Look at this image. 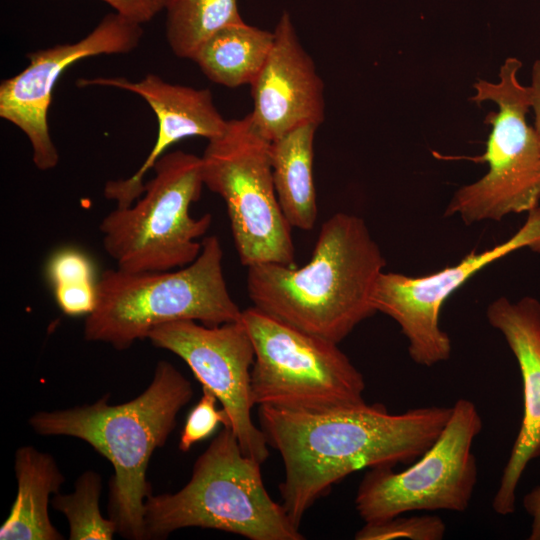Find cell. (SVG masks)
<instances>
[{
    "label": "cell",
    "mask_w": 540,
    "mask_h": 540,
    "mask_svg": "<svg viewBox=\"0 0 540 540\" xmlns=\"http://www.w3.org/2000/svg\"><path fill=\"white\" fill-rule=\"evenodd\" d=\"M451 413L452 407L427 406L392 414L364 402L326 410L259 406L258 419L284 464L281 504L300 527L307 510L351 473L416 461Z\"/></svg>",
    "instance_id": "6da1fadb"
},
{
    "label": "cell",
    "mask_w": 540,
    "mask_h": 540,
    "mask_svg": "<svg viewBox=\"0 0 540 540\" xmlns=\"http://www.w3.org/2000/svg\"><path fill=\"white\" fill-rule=\"evenodd\" d=\"M386 260L365 221L339 212L320 229L310 261L248 267L253 306L339 344L376 313L372 296Z\"/></svg>",
    "instance_id": "7a4b0ae2"
},
{
    "label": "cell",
    "mask_w": 540,
    "mask_h": 540,
    "mask_svg": "<svg viewBox=\"0 0 540 540\" xmlns=\"http://www.w3.org/2000/svg\"><path fill=\"white\" fill-rule=\"evenodd\" d=\"M193 396L190 381L171 363H157L149 386L118 405L106 394L95 403L70 409L40 411L29 419L35 433L70 436L91 445L112 464L108 511L117 533L146 539L145 501L152 494L146 472L155 449L176 425L179 411Z\"/></svg>",
    "instance_id": "3957f363"
},
{
    "label": "cell",
    "mask_w": 540,
    "mask_h": 540,
    "mask_svg": "<svg viewBox=\"0 0 540 540\" xmlns=\"http://www.w3.org/2000/svg\"><path fill=\"white\" fill-rule=\"evenodd\" d=\"M96 305L86 316L84 338L125 350L162 324L194 320L215 326L241 320L223 272L216 236L202 239L199 256L167 271L105 270L96 283Z\"/></svg>",
    "instance_id": "277c9868"
},
{
    "label": "cell",
    "mask_w": 540,
    "mask_h": 540,
    "mask_svg": "<svg viewBox=\"0 0 540 540\" xmlns=\"http://www.w3.org/2000/svg\"><path fill=\"white\" fill-rule=\"evenodd\" d=\"M146 539L199 527L250 540H302L282 504L266 490L261 463L244 454L232 430L223 426L197 458L188 483L175 493L145 501Z\"/></svg>",
    "instance_id": "5b68a950"
},
{
    "label": "cell",
    "mask_w": 540,
    "mask_h": 540,
    "mask_svg": "<svg viewBox=\"0 0 540 540\" xmlns=\"http://www.w3.org/2000/svg\"><path fill=\"white\" fill-rule=\"evenodd\" d=\"M142 195L116 207L99 230L107 255L127 272L167 271L192 263L202 250L211 214L191 216L204 186L201 157L181 150L165 153L152 168Z\"/></svg>",
    "instance_id": "8992f818"
},
{
    "label": "cell",
    "mask_w": 540,
    "mask_h": 540,
    "mask_svg": "<svg viewBox=\"0 0 540 540\" xmlns=\"http://www.w3.org/2000/svg\"><path fill=\"white\" fill-rule=\"evenodd\" d=\"M522 62L509 57L501 65L499 81L480 79L473 84L471 101L493 102L498 111L487 114L491 126L484 154L488 171L477 181L459 188L444 216H459L467 225L500 221L510 214L530 212L540 202V144L527 122L531 87L518 79Z\"/></svg>",
    "instance_id": "52a82bcc"
},
{
    "label": "cell",
    "mask_w": 540,
    "mask_h": 540,
    "mask_svg": "<svg viewBox=\"0 0 540 540\" xmlns=\"http://www.w3.org/2000/svg\"><path fill=\"white\" fill-rule=\"evenodd\" d=\"M241 320L255 352L254 405L326 410L366 402L364 377L337 343L254 306L242 311Z\"/></svg>",
    "instance_id": "ba28073f"
},
{
    "label": "cell",
    "mask_w": 540,
    "mask_h": 540,
    "mask_svg": "<svg viewBox=\"0 0 540 540\" xmlns=\"http://www.w3.org/2000/svg\"><path fill=\"white\" fill-rule=\"evenodd\" d=\"M201 160L204 185L226 203L241 263L294 266L292 227L276 195L270 141L250 115L229 120L224 133L208 141Z\"/></svg>",
    "instance_id": "9c48e42d"
},
{
    "label": "cell",
    "mask_w": 540,
    "mask_h": 540,
    "mask_svg": "<svg viewBox=\"0 0 540 540\" xmlns=\"http://www.w3.org/2000/svg\"><path fill=\"white\" fill-rule=\"evenodd\" d=\"M482 427L476 405L458 399L439 437L407 469H368L355 497L359 516L375 522L412 511H466L478 479L472 446Z\"/></svg>",
    "instance_id": "30bf717a"
},
{
    "label": "cell",
    "mask_w": 540,
    "mask_h": 540,
    "mask_svg": "<svg viewBox=\"0 0 540 540\" xmlns=\"http://www.w3.org/2000/svg\"><path fill=\"white\" fill-rule=\"evenodd\" d=\"M522 248L540 252L539 206L528 212L524 224L506 241L472 251L455 265L423 276L383 271L372 296L373 307L400 326L416 364L431 367L447 361L452 345L440 326L443 304L483 268Z\"/></svg>",
    "instance_id": "8fae6325"
},
{
    "label": "cell",
    "mask_w": 540,
    "mask_h": 540,
    "mask_svg": "<svg viewBox=\"0 0 540 540\" xmlns=\"http://www.w3.org/2000/svg\"><path fill=\"white\" fill-rule=\"evenodd\" d=\"M147 339L180 357L225 411L228 427L244 454L263 464L269 456L266 436L252 420L251 369L255 352L242 320L215 326L180 320L153 328Z\"/></svg>",
    "instance_id": "7c38bea8"
},
{
    "label": "cell",
    "mask_w": 540,
    "mask_h": 540,
    "mask_svg": "<svg viewBox=\"0 0 540 540\" xmlns=\"http://www.w3.org/2000/svg\"><path fill=\"white\" fill-rule=\"evenodd\" d=\"M142 35L140 24L114 12L76 42L28 53V65L1 82L0 117L26 135L36 168L47 171L59 162L47 118L53 89L62 73L88 57L129 53L139 45Z\"/></svg>",
    "instance_id": "4fadbf2b"
},
{
    "label": "cell",
    "mask_w": 540,
    "mask_h": 540,
    "mask_svg": "<svg viewBox=\"0 0 540 540\" xmlns=\"http://www.w3.org/2000/svg\"><path fill=\"white\" fill-rule=\"evenodd\" d=\"M273 32L270 53L250 85L249 114L270 142L304 124L319 126L325 118L324 83L288 13L282 14Z\"/></svg>",
    "instance_id": "5bb4252c"
},
{
    "label": "cell",
    "mask_w": 540,
    "mask_h": 540,
    "mask_svg": "<svg viewBox=\"0 0 540 540\" xmlns=\"http://www.w3.org/2000/svg\"><path fill=\"white\" fill-rule=\"evenodd\" d=\"M79 86H104L126 90L142 97L154 112L158 132L154 146L141 166L128 178L108 180L104 196L127 207L143 193L146 174L166 150L187 137L199 136L211 140L224 133L228 121L218 111L209 89L173 84L156 74H147L139 81L124 77L81 79Z\"/></svg>",
    "instance_id": "9a60e30c"
},
{
    "label": "cell",
    "mask_w": 540,
    "mask_h": 540,
    "mask_svg": "<svg viewBox=\"0 0 540 540\" xmlns=\"http://www.w3.org/2000/svg\"><path fill=\"white\" fill-rule=\"evenodd\" d=\"M486 317L515 356L523 387L521 425L492 499L494 512L506 516L515 512L526 467L540 457V302L531 296L517 301L502 296L487 306Z\"/></svg>",
    "instance_id": "2e32d148"
},
{
    "label": "cell",
    "mask_w": 540,
    "mask_h": 540,
    "mask_svg": "<svg viewBox=\"0 0 540 540\" xmlns=\"http://www.w3.org/2000/svg\"><path fill=\"white\" fill-rule=\"evenodd\" d=\"M17 494L9 516L0 527L1 540H62L48 515L49 497L65 478L55 459L33 446L15 454Z\"/></svg>",
    "instance_id": "e0dca14e"
},
{
    "label": "cell",
    "mask_w": 540,
    "mask_h": 540,
    "mask_svg": "<svg viewBox=\"0 0 540 540\" xmlns=\"http://www.w3.org/2000/svg\"><path fill=\"white\" fill-rule=\"evenodd\" d=\"M317 128L304 124L270 142L273 182L282 212L291 227L306 231L313 229L318 216L313 179Z\"/></svg>",
    "instance_id": "ac0fdd59"
},
{
    "label": "cell",
    "mask_w": 540,
    "mask_h": 540,
    "mask_svg": "<svg viewBox=\"0 0 540 540\" xmlns=\"http://www.w3.org/2000/svg\"><path fill=\"white\" fill-rule=\"evenodd\" d=\"M274 41V32L244 21L227 25L207 39L191 60L212 82L229 88L251 85L261 71Z\"/></svg>",
    "instance_id": "d6986e66"
},
{
    "label": "cell",
    "mask_w": 540,
    "mask_h": 540,
    "mask_svg": "<svg viewBox=\"0 0 540 540\" xmlns=\"http://www.w3.org/2000/svg\"><path fill=\"white\" fill-rule=\"evenodd\" d=\"M166 38L172 52L190 59L219 29L243 21L237 0H168Z\"/></svg>",
    "instance_id": "ffe728a7"
},
{
    "label": "cell",
    "mask_w": 540,
    "mask_h": 540,
    "mask_svg": "<svg viewBox=\"0 0 540 540\" xmlns=\"http://www.w3.org/2000/svg\"><path fill=\"white\" fill-rule=\"evenodd\" d=\"M101 490V476L89 470L78 477L73 492L57 493L51 500L68 520L70 540H111L117 533L114 521L104 518L99 509Z\"/></svg>",
    "instance_id": "44dd1931"
},
{
    "label": "cell",
    "mask_w": 540,
    "mask_h": 540,
    "mask_svg": "<svg viewBox=\"0 0 540 540\" xmlns=\"http://www.w3.org/2000/svg\"><path fill=\"white\" fill-rule=\"evenodd\" d=\"M446 532L444 521L437 515L403 517L401 515L386 520L365 522L357 531V540H441Z\"/></svg>",
    "instance_id": "7402d4cb"
},
{
    "label": "cell",
    "mask_w": 540,
    "mask_h": 540,
    "mask_svg": "<svg viewBox=\"0 0 540 540\" xmlns=\"http://www.w3.org/2000/svg\"><path fill=\"white\" fill-rule=\"evenodd\" d=\"M217 397L207 387L202 386V395L189 412L179 440V449L188 452L192 446L208 438L220 423L228 425L223 409H217Z\"/></svg>",
    "instance_id": "603a6c76"
},
{
    "label": "cell",
    "mask_w": 540,
    "mask_h": 540,
    "mask_svg": "<svg viewBox=\"0 0 540 540\" xmlns=\"http://www.w3.org/2000/svg\"><path fill=\"white\" fill-rule=\"evenodd\" d=\"M47 273L53 287L93 281L91 262L83 253L73 249L56 253L48 263Z\"/></svg>",
    "instance_id": "cb8c5ba5"
},
{
    "label": "cell",
    "mask_w": 540,
    "mask_h": 540,
    "mask_svg": "<svg viewBox=\"0 0 540 540\" xmlns=\"http://www.w3.org/2000/svg\"><path fill=\"white\" fill-rule=\"evenodd\" d=\"M56 302L66 315H89L96 305V283L93 281L75 285L54 286Z\"/></svg>",
    "instance_id": "d4e9b609"
},
{
    "label": "cell",
    "mask_w": 540,
    "mask_h": 540,
    "mask_svg": "<svg viewBox=\"0 0 540 540\" xmlns=\"http://www.w3.org/2000/svg\"><path fill=\"white\" fill-rule=\"evenodd\" d=\"M115 13L140 25L149 22L165 10L168 0H101Z\"/></svg>",
    "instance_id": "484cf974"
},
{
    "label": "cell",
    "mask_w": 540,
    "mask_h": 540,
    "mask_svg": "<svg viewBox=\"0 0 540 540\" xmlns=\"http://www.w3.org/2000/svg\"><path fill=\"white\" fill-rule=\"evenodd\" d=\"M523 507L532 518L529 540H540V486L524 496Z\"/></svg>",
    "instance_id": "4316f807"
},
{
    "label": "cell",
    "mask_w": 540,
    "mask_h": 540,
    "mask_svg": "<svg viewBox=\"0 0 540 540\" xmlns=\"http://www.w3.org/2000/svg\"><path fill=\"white\" fill-rule=\"evenodd\" d=\"M531 109L534 111V129L537 133L540 144V59L536 60L532 68L531 81Z\"/></svg>",
    "instance_id": "83f0119b"
}]
</instances>
